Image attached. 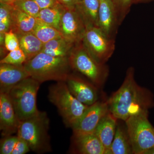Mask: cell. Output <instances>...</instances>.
Segmentation results:
<instances>
[{"label":"cell","mask_w":154,"mask_h":154,"mask_svg":"<svg viewBox=\"0 0 154 154\" xmlns=\"http://www.w3.org/2000/svg\"><path fill=\"white\" fill-rule=\"evenodd\" d=\"M65 82L71 94L84 105L91 106L100 99L99 88L90 81L70 74Z\"/></svg>","instance_id":"8fae6325"},{"label":"cell","mask_w":154,"mask_h":154,"mask_svg":"<svg viewBox=\"0 0 154 154\" xmlns=\"http://www.w3.org/2000/svg\"><path fill=\"white\" fill-rule=\"evenodd\" d=\"M71 152L80 154H105L106 149L94 133H73Z\"/></svg>","instance_id":"5bb4252c"},{"label":"cell","mask_w":154,"mask_h":154,"mask_svg":"<svg viewBox=\"0 0 154 154\" xmlns=\"http://www.w3.org/2000/svg\"><path fill=\"white\" fill-rule=\"evenodd\" d=\"M36 25L32 33L43 43L63 37L59 30L37 19Z\"/></svg>","instance_id":"cb8c5ba5"},{"label":"cell","mask_w":154,"mask_h":154,"mask_svg":"<svg viewBox=\"0 0 154 154\" xmlns=\"http://www.w3.org/2000/svg\"><path fill=\"white\" fill-rule=\"evenodd\" d=\"M75 45L63 37L57 38L44 43L41 52L55 57H69Z\"/></svg>","instance_id":"ffe728a7"},{"label":"cell","mask_w":154,"mask_h":154,"mask_svg":"<svg viewBox=\"0 0 154 154\" xmlns=\"http://www.w3.org/2000/svg\"><path fill=\"white\" fill-rule=\"evenodd\" d=\"M37 21L35 17L18 10L13 6L11 14V30L16 34L33 32Z\"/></svg>","instance_id":"d6986e66"},{"label":"cell","mask_w":154,"mask_h":154,"mask_svg":"<svg viewBox=\"0 0 154 154\" xmlns=\"http://www.w3.org/2000/svg\"><path fill=\"white\" fill-rule=\"evenodd\" d=\"M149 111L140 112L125 121L134 154H146L154 148V127L149 121Z\"/></svg>","instance_id":"52a82bcc"},{"label":"cell","mask_w":154,"mask_h":154,"mask_svg":"<svg viewBox=\"0 0 154 154\" xmlns=\"http://www.w3.org/2000/svg\"><path fill=\"white\" fill-rule=\"evenodd\" d=\"M17 35L20 48L25 54L27 61L41 52L44 44L32 32Z\"/></svg>","instance_id":"7402d4cb"},{"label":"cell","mask_w":154,"mask_h":154,"mask_svg":"<svg viewBox=\"0 0 154 154\" xmlns=\"http://www.w3.org/2000/svg\"><path fill=\"white\" fill-rule=\"evenodd\" d=\"M48 98L55 105L67 127L72 128L89 106L84 105L70 92L65 82H57L49 88Z\"/></svg>","instance_id":"277c9868"},{"label":"cell","mask_w":154,"mask_h":154,"mask_svg":"<svg viewBox=\"0 0 154 154\" xmlns=\"http://www.w3.org/2000/svg\"><path fill=\"white\" fill-rule=\"evenodd\" d=\"M13 8L11 5L0 3V34H5L11 30Z\"/></svg>","instance_id":"d4e9b609"},{"label":"cell","mask_w":154,"mask_h":154,"mask_svg":"<svg viewBox=\"0 0 154 154\" xmlns=\"http://www.w3.org/2000/svg\"><path fill=\"white\" fill-rule=\"evenodd\" d=\"M118 120L109 111L102 119L95 130L94 134L105 147L106 151L110 149L113 142Z\"/></svg>","instance_id":"2e32d148"},{"label":"cell","mask_w":154,"mask_h":154,"mask_svg":"<svg viewBox=\"0 0 154 154\" xmlns=\"http://www.w3.org/2000/svg\"><path fill=\"white\" fill-rule=\"evenodd\" d=\"M119 121L113 142L105 154H134L125 122Z\"/></svg>","instance_id":"e0dca14e"},{"label":"cell","mask_w":154,"mask_h":154,"mask_svg":"<svg viewBox=\"0 0 154 154\" xmlns=\"http://www.w3.org/2000/svg\"><path fill=\"white\" fill-rule=\"evenodd\" d=\"M69 59L72 69L82 74L99 88L105 85L109 75L108 67L96 60L82 41L75 45Z\"/></svg>","instance_id":"5b68a950"},{"label":"cell","mask_w":154,"mask_h":154,"mask_svg":"<svg viewBox=\"0 0 154 154\" xmlns=\"http://www.w3.org/2000/svg\"><path fill=\"white\" fill-rule=\"evenodd\" d=\"M109 111L107 100L99 99L89 106L81 119L72 128L73 133H94L98 124Z\"/></svg>","instance_id":"30bf717a"},{"label":"cell","mask_w":154,"mask_h":154,"mask_svg":"<svg viewBox=\"0 0 154 154\" xmlns=\"http://www.w3.org/2000/svg\"><path fill=\"white\" fill-rule=\"evenodd\" d=\"M107 102L110 113L125 122L132 116L149 111L154 106L153 95L136 82L133 67L128 69L122 85L107 99Z\"/></svg>","instance_id":"6da1fadb"},{"label":"cell","mask_w":154,"mask_h":154,"mask_svg":"<svg viewBox=\"0 0 154 154\" xmlns=\"http://www.w3.org/2000/svg\"><path fill=\"white\" fill-rule=\"evenodd\" d=\"M86 28L75 7L66 8L60 25L63 37L76 44L82 41Z\"/></svg>","instance_id":"9c48e42d"},{"label":"cell","mask_w":154,"mask_h":154,"mask_svg":"<svg viewBox=\"0 0 154 154\" xmlns=\"http://www.w3.org/2000/svg\"><path fill=\"white\" fill-rule=\"evenodd\" d=\"M119 25H121L130 10L134 0H112Z\"/></svg>","instance_id":"83f0119b"},{"label":"cell","mask_w":154,"mask_h":154,"mask_svg":"<svg viewBox=\"0 0 154 154\" xmlns=\"http://www.w3.org/2000/svg\"><path fill=\"white\" fill-rule=\"evenodd\" d=\"M17 0H0V3L13 5Z\"/></svg>","instance_id":"1f68e13d"},{"label":"cell","mask_w":154,"mask_h":154,"mask_svg":"<svg viewBox=\"0 0 154 154\" xmlns=\"http://www.w3.org/2000/svg\"><path fill=\"white\" fill-rule=\"evenodd\" d=\"M13 6L16 8L35 18L37 17L41 10L33 0H17Z\"/></svg>","instance_id":"484cf974"},{"label":"cell","mask_w":154,"mask_h":154,"mask_svg":"<svg viewBox=\"0 0 154 154\" xmlns=\"http://www.w3.org/2000/svg\"><path fill=\"white\" fill-rule=\"evenodd\" d=\"M100 0H79L75 8L86 28L97 27Z\"/></svg>","instance_id":"ac0fdd59"},{"label":"cell","mask_w":154,"mask_h":154,"mask_svg":"<svg viewBox=\"0 0 154 154\" xmlns=\"http://www.w3.org/2000/svg\"><path fill=\"white\" fill-rule=\"evenodd\" d=\"M27 61L26 56L21 48L9 51L1 59L0 64L6 63L15 65H23Z\"/></svg>","instance_id":"4316f807"},{"label":"cell","mask_w":154,"mask_h":154,"mask_svg":"<svg viewBox=\"0 0 154 154\" xmlns=\"http://www.w3.org/2000/svg\"><path fill=\"white\" fill-rule=\"evenodd\" d=\"M24 65L30 76L40 84L48 81L65 82L72 69L69 57H55L42 52Z\"/></svg>","instance_id":"7a4b0ae2"},{"label":"cell","mask_w":154,"mask_h":154,"mask_svg":"<svg viewBox=\"0 0 154 154\" xmlns=\"http://www.w3.org/2000/svg\"><path fill=\"white\" fill-rule=\"evenodd\" d=\"M146 154H154V148L148 151Z\"/></svg>","instance_id":"836d02e7"},{"label":"cell","mask_w":154,"mask_h":154,"mask_svg":"<svg viewBox=\"0 0 154 154\" xmlns=\"http://www.w3.org/2000/svg\"><path fill=\"white\" fill-rule=\"evenodd\" d=\"M65 7L61 4L40 10L36 18L59 30L60 25Z\"/></svg>","instance_id":"603a6c76"},{"label":"cell","mask_w":154,"mask_h":154,"mask_svg":"<svg viewBox=\"0 0 154 154\" xmlns=\"http://www.w3.org/2000/svg\"><path fill=\"white\" fill-rule=\"evenodd\" d=\"M4 43L6 50L9 52L20 48L18 36L11 30L5 33Z\"/></svg>","instance_id":"f1b7e54d"},{"label":"cell","mask_w":154,"mask_h":154,"mask_svg":"<svg viewBox=\"0 0 154 154\" xmlns=\"http://www.w3.org/2000/svg\"><path fill=\"white\" fill-rule=\"evenodd\" d=\"M30 77L24 64H0V92L7 93L15 85Z\"/></svg>","instance_id":"9a60e30c"},{"label":"cell","mask_w":154,"mask_h":154,"mask_svg":"<svg viewBox=\"0 0 154 154\" xmlns=\"http://www.w3.org/2000/svg\"><path fill=\"white\" fill-rule=\"evenodd\" d=\"M82 42L91 55L102 63L109 60L115 50V39L107 37L98 27L86 28Z\"/></svg>","instance_id":"ba28073f"},{"label":"cell","mask_w":154,"mask_h":154,"mask_svg":"<svg viewBox=\"0 0 154 154\" xmlns=\"http://www.w3.org/2000/svg\"><path fill=\"white\" fill-rule=\"evenodd\" d=\"M41 10L56 6L60 3L57 0H33Z\"/></svg>","instance_id":"f546056e"},{"label":"cell","mask_w":154,"mask_h":154,"mask_svg":"<svg viewBox=\"0 0 154 154\" xmlns=\"http://www.w3.org/2000/svg\"><path fill=\"white\" fill-rule=\"evenodd\" d=\"M119 25L112 0H100L97 27L107 37L115 39Z\"/></svg>","instance_id":"4fadbf2b"},{"label":"cell","mask_w":154,"mask_h":154,"mask_svg":"<svg viewBox=\"0 0 154 154\" xmlns=\"http://www.w3.org/2000/svg\"><path fill=\"white\" fill-rule=\"evenodd\" d=\"M57 1L66 8H73L75 7L79 0H57Z\"/></svg>","instance_id":"4dcf8cb0"},{"label":"cell","mask_w":154,"mask_h":154,"mask_svg":"<svg viewBox=\"0 0 154 154\" xmlns=\"http://www.w3.org/2000/svg\"><path fill=\"white\" fill-rule=\"evenodd\" d=\"M149 1V0H134L133 3H138L143 2H146V1Z\"/></svg>","instance_id":"d6a6232c"},{"label":"cell","mask_w":154,"mask_h":154,"mask_svg":"<svg viewBox=\"0 0 154 154\" xmlns=\"http://www.w3.org/2000/svg\"><path fill=\"white\" fill-rule=\"evenodd\" d=\"M40 83L31 77L12 87L8 95L20 121L35 115L39 110L36 98Z\"/></svg>","instance_id":"8992f818"},{"label":"cell","mask_w":154,"mask_h":154,"mask_svg":"<svg viewBox=\"0 0 154 154\" xmlns=\"http://www.w3.org/2000/svg\"><path fill=\"white\" fill-rule=\"evenodd\" d=\"M49 119L45 111L20 121L17 134L28 144L30 150L41 154L51 151L48 134Z\"/></svg>","instance_id":"3957f363"},{"label":"cell","mask_w":154,"mask_h":154,"mask_svg":"<svg viewBox=\"0 0 154 154\" xmlns=\"http://www.w3.org/2000/svg\"><path fill=\"white\" fill-rule=\"evenodd\" d=\"M20 120L8 94L0 92V131L3 137L17 133Z\"/></svg>","instance_id":"7c38bea8"},{"label":"cell","mask_w":154,"mask_h":154,"mask_svg":"<svg viewBox=\"0 0 154 154\" xmlns=\"http://www.w3.org/2000/svg\"><path fill=\"white\" fill-rule=\"evenodd\" d=\"M30 151L27 143L18 135L4 137L1 139V154H25Z\"/></svg>","instance_id":"44dd1931"}]
</instances>
